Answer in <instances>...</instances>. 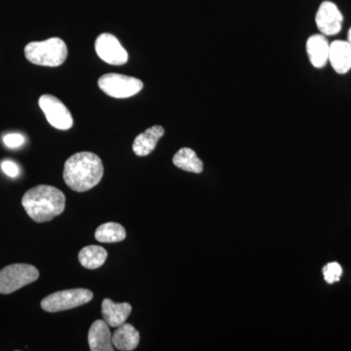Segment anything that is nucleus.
Instances as JSON below:
<instances>
[{
	"label": "nucleus",
	"instance_id": "nucleus-1",
	"mask_svg": "<svg viewBox=\"0 0 351 351\" xmlns=\"http://www.w3.org/2000/svg\"><path fill=\"white\" fill-rule=\"evenodd\" d=\"M104 166L100 157L93 152H77L64 163V180L69 189L84 193L100 184Z\"/></svg>",
	"mask_w": 351,
	"mask_h": 351
},
{
	"label": "nucleus",
	"instance_id": "nucleus-2",
	"mask_svg": "<svg viewBox=\"0 0 351 351\" xmlns=\"http://www.w3.org/2000/svg\"><path fill=\"white\" fill-rule=\"evenodd\" d=\"M22 205L29 218L36 223H46L63 213L66 196L54 186L40 184L25 193Z\"/></svg>",
	"mask_w": 351,
	"mask_h": 351
},
{
	"label": "nucleus",
	"instance_id": "nucleus-3",
	"mask_svg": "<svg viewBox=\"0 0 351 351\" xmlns=\"http://www.w3.org/2000/svg\"><path fill=\"white\" fill-rule=\"evenodd\" d=\"M27 61L38 66H61L68 57V47L63 39L52 38L44 41H34L25 47Z\"/></svg>",
	"mask_w": 351,
	"mask_h": 351
},
{
	"label": "nucleus",
	"instance_id": "nucleus-4",
	"mask_svg": "<svg viewBox=\"0 0 351 351\" xmlns=\"http://www.w3.org/2000/svg\"><path fill=\"white\" fill-rule=\"evenodd\" d=\"M38 269L27 263H14L0 270V294L8 295L38 280Z\"/></svg>",
	"mask_w": 351,
	"mask_h": 351
},
{
	"label": "nucleus",
	"instance_id": "nucleus-5",
	"mask_svg": "<svg viewBox=\"0 0 351 351\" xmlns=\"http://www.w3.org/2000/svg\"><path fill=\"white\" fill-rule=\"evenodd\" d=\"M93 293L87 289L60 291L44 298L41 307L46 313H59L82 306L93 299Z\"/></svg>",
	"mask_w": 351,
	"mask_h": 351
},
{
	"label": "nucleus",
	"instance_id": "nucleus-6",
	"mask_svg": "<svg viewBox=\"0 0 351 351\" xmlns=\"http://www.w3.org/2000/svg\"><path fill=\"white\" fill-rule=\"evenodd\" d=\"M98 85L104 93L117 99L130 98L144 87L142 80L119 73H108L101 76Z\"/></svg>",
	"mask_w": 351,
	"mask_h": 351
},
{
	"label": "nucleus",
	"instance_id": "nucleus-7",
	"mask_svg": "<svg viewBox=\"0 0 351 351\" xmlns=\"http://www.w3.org/2000/svg\"><path fill=\"white\" fill-rule=\"evenodd\" d=\"M39 107L48 122L59 130H69L73 125V119L69 108L53 95H43L39 98Z\"/></svg>",
	"mask_w": 351,
	"mask_h": 351
},
{
	"label": "nucleus",
	"instance_id": "nucleus-8",
	"mask_svg": "<svg viewBox=\"0 0 351 351\" xmlns=\"http://www.w3.org/2000/svg\"><path fill=\"white\" fill-rule=\"evenodd\" d=\"M95 49L104 62L113 66H121L128 61V53L112 34L99 36L95 43Z\"/></svg>",
	"mask_w": 351,
	"mask_h": 351
},
{
	"label": "nucleus",
	"instance_id": "nucleus-9",
	"mask_svg": "<svg viewBox=\"0 0 351 351\" xmlns=\"http://www.w3.org/2000/svg\"><path fill=\"white\" fill-rule=\"evenodd\" d=\"M343 14L338 6L331 1L321 3L316 13L315 22L318 29L324 36H335L339 34L343 25Z\"/></svg>",
	"mask_w": 351,
	"mask_h": 351
},
{
	"label": "nucleus",
	"instance_id": "nucleus-10",
	"mask_svg": "<svg viewBox=\"0 0 351 351\" xmlns=\"http://www.w3.org/2000/svg\"><path fill=\"white\" fill-rule=\"evenodd\" d=\"M88 343L92 351H113L112 335L105 320L95 321L88 334Z\"/></svg>",
	"mask_w": 351,
	"mask_h": 351
},
{
	"label": "nucleus",
	"instance_id": "nucleus-11",
	"mask_svg": "<svg viewBox=\"0 0 351 351\" xmlns=\"http://www.w3.org/2000/svg\"><path fill=\"white\" fill-rule=\"evenodd\" d=\"M329 61L339 75H345L351 69V46L348 41L335 40L330 44Z\"/></svg>",
	"mask_w": 351,
	"mask_h": 351
},
{
	"label": "nucleus",
	"instance_id": "nucleus-12",
	"mask_svg": "<svg viewBox=\"0 0 351 351\" xmlns=\"http://www.w3.org/2000/svg\"><path fill=\"white\" fill-rule=\"evenodd\" d=\"M330 44L323 34H314L307 39L306 52L314 68L326 66L329 60Z\"/></svg>",
	"mask_w": 351,
	"mask_h": 351
},
{
	"label": "nucleus",
	"instance_id": "nucleus-13",
	"mask_svg": "<svg viewBox=\"0 0 351 351\" xmlns=\"http://www.w3.org/2000/svg\"><path fill=\"white\" fill-rule=\"evenodd\" d=\"M131 311L132 306L128 302L117 304L110 299H105L101 304V315L110 327L117 328L125 323Z\"/></svg>",
	"mask_w": 351,
	"mask_h": 351
},
{
	"label": "nucleus",
	"instance_id": "nucleus-14",
	"mask_svg": "<svg viewBox=\"0 0 351 351\" xmlns=\"http://www.w3.org/2000/svg\"><path fill=\"white\" fill-rule=\"evenodd\" d=\"M164 133L165 131L162 126L156 125L138 135L133 143V151L136 156H147L151 154L156 149L157 143L163 137Z\"/></svg>",
	"mask_w": 351,
	"mask_h": 351
},
{
	"label": "nucleus",
	"instance_id": "nucleus-15",
	"mask_svg": "<svg viewBox=\"0 0 351 351\" xmlns=\"http://www.w3.org/2000/svg\"><path fill=\"white\" fill-rule=\"evenodd\" d=\"M140 343V332L128 323H123L117 328L112 335V345L120 351L136 350Z\"/></svg>",
	"mask_w": 351,
	"mask_h": 351
},
{
	"label": "nucleus",
	"instance_id": "nucleus-16",
	"mask_svg": "<svg viewBox=\"0 0 351 351\" xmlns=\"http://www.w3.org/2000/svg\"><path fill=\"white\" fill-rule=\"evenodd\" d=\"M173 163L176 167L186 171V172L200 174L203 171V162L196 152L189 147H182L176 152L173 157Z\"/></svg>",
	"mask_w": 351,
	"mask_h": 351
},
{
	"label": "nucleus",
	"instance_id": "nucleus-17",
	"mask_svg": "<svg viewBox=\"0 0 351 351\" xmlns=\"http://www.w3.org/2000/svg\"><path fill=\"white\" fill-rule=\"evenodd\" d=\"M108 252L105 248L97 245L85 247L78 254V260L82 267L88 269H97L105 263Z\"/></svg>",
	"mask_w": 351,
	"mask_h": 351
},
{
	"label": "nucleus",
	"instance_id": "nucleus-18",
	"mask_svg": "<svg viewBox=\"0 0 351 351\" xmlns=\"http://www.w3.org/2000/svg\"><path fill=\"white\" fill-rule=\"evenodd\" d=\"M95 239L101 243H117L126 239V230L117 223H103L97 228Z\"/></svg>",
	"mask_w": 351,
	"mask_h": 351
},
{
	"label": "nucleus",
	"instance_id": "nucleus-19",
	"mask_svg": "<svg viewBox=\"0 0 351 351\" xmlns=\"http://www.w3.org/2000/svg\"><path fill=\"white\" fill-rule=\"evenodd\" d=\"M323 274H324V279L327 283H336L341 279L343 269L338 263H329L323 267Z\"/></svg>",
	"mask_w": 351,
	"mask_h": 351
},
{
	"label": "nucleus",
	"instance_id": "nucleus-20",
	"mask_svg": "<svg viewBox=\"0 0 351 351\" xmlns=\"http://www.w3.org/2000/svg\"><path fill=\"white\" fill-rule=\"evenodd\" d=\"M3 142L6 147L15 149V147H19L24 144L25 138L21 134H8V135L4 136Z\"/></svg>",
	"mask_w": 351,
	"mask_h": 351
},
{
	"label": "nucleus",
	"instance_id": "nucleus-21",
	"mask_svg": "<svg viewBox=\"0 0 351 351\" xmlns=\"http://www.w3.org/2000/svg\"><path fill=\"white\" fill-rule=\"evenodd\" d=\"M1 169L7 176L11 178L17 177L20 173L19 167H18L17 164L11 160L2 161Z\"/></svg>",
	"mask_w": 351,
	"mask_h": 351
},
{
	"label": "nucleus",
	"instance_id": "nucleus-22",
	"mask_svg": "<svg viewBox=\"0 0 351 351\" xmlns=\"http://www.w3.org/2000/svg\"><path fill=\"white\" fill-rule=\"evenodd\" d=\"M348 43H350L351 46V29L350 32H348Z\"/></svg>",
	"mask_w": 351,
	"mask_h": 351
}]
</instances>
